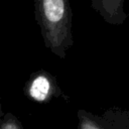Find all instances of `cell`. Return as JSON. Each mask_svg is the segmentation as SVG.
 Instances as JSON below:
<instances>
[{
  "label": "cell",
  "mask_w": 129,
  "mask_h": 129,
  "mask_svg": "<svg viewBox=\"0 0 129 129\" xmlns=\"http://www.w3.org/2000/svg\"><path fill=\"white\" fill-rule=\"evenodd\" d=\"M0 129H23V128L19 120L12 113H7L1 119Z\"/></svg>",
  "instance_id": "5b68a950"
},
{
  "label": "cell",
  "mask_w": 129,
  "mask_h": 129,
  "mask_svg": "<svg viewBox=\"0 0 129 129\" xmlns=\"http://www.w3.org/2000/svg\"><path fill=\"white\" fill-rule=\"evenodd\" d=\"M35 18L44 45L60 58L74 44L70 0H34Z\"/></svg>",
  "instance_id": "6da1fadb"
},
{
  "label": "cell",
  "mask_w": 129,
  "mask_h": 129,
  "mask_svg": "<svg viewBox=\"0 0 129 129\" xmlns=\"http://www.w3.org/2000/svg\"><path fill=\"white\" fill-rule=\"evenodd\" d=\"M78 120L79 129H129L128 112L120 109H109L101 116L81 109Z\"/></svg>",
  "instance_id": "7a4b0ae2"
},
{
  "label": "cell",
  "mask_w": 129,
  "mask_h": 129,
  "mask_svg": "<svg viewBox=\"0 0 129 129\" xmlns=\"http://www.w3.org/2000/svg\"><path fill=\"white\" fill-rule=\"evenodd\" d=\"M56 93H59V88L55 79L43 70L32 74L24 87V94L30 100L40 104L48 103Z\"/></svg>",
  "instance_id": "3957f363"
},
{
  "label": "cell",
  "mask_w": 129,
  "mask_h": 129,
  "mask_svg": "<svg viewBox=\"0 0 129 129\" xmlns=\"http://www.w3.org/2000/svg\"><path fill=\"white\" fill-rule=\"evenodd\" d=\"M125 0H91L95 11L109 24L120 25L127 19L124 10Z\"/></svg>",
  "instance_id": "277c9868"
},
{
  "label": "cell",
  "mask_w": 129,
  "mask_h": 129,
  "mask_svg": "<svg viewBox=\"0 0 129 129\" xmlns=\"http://www.w3.org/2000/svg\"><path fill=\"white\" fill-rule=\"evenodd\" d=\"M1 118H2V106H1V98H0V122H1Z\"/></svg>",
  "instance_id": "8992f818"
}]
</instances>
